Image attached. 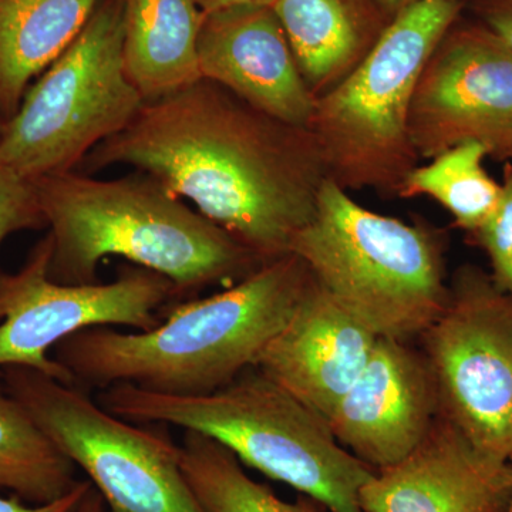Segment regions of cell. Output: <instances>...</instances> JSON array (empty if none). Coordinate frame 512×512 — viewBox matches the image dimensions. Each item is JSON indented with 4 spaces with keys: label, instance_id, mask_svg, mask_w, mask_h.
<instances>
[{
    "label": "cell",
    "instance_id": "19",
    "mask_svg": "<svg viewBox=\"0 0 512 512\" xmlns=\"http://www.w3.org/2000/svg\"><path fill=\"white\" fill-rule=\"evenodd\" d=\"M76 470L25 407L0 389V490L33 505L53 503L79 484Z\"/></svg>",
    "mask_w": 512,
    "mask_h": 512
},
{
    "label": "cell",
    "instance_id": "6",
    "mask_svg": "<svg viewBox=\"0 0 512 512\" xmlns=\"http://www.w3.org/2000/svg\"><path fill=\"white\" fill-rule=\"evenodd\" d=\"M464 0H419L390 20L355 72L315 100L312 131L329 180L346 191L397 197L420 160L410 109L421 73L460 19Z\"/></svg>",
    "mask_w": 512,
    "mask_h": 512
},
{
    "label": "cell",
    "instance_id": "2",
    "mask_svg": "<svg viewBox=\"0 0 512 512\" xmlns=\"http://www.w3.org/2000/svg\"><path fill=\"white\" fill-rule=\"evenodd\" d=\"M311 279L289 254L207 298L168 305L151 330L94 326L53 349L76 386L131 384L165 396H205L254 367L291 318Z\"/></svg>",
    "mask_w": 512,
    "mask_h": 512
},
{
    "label": "cell",
    "instance_id": "4",
    "mask_svg": "<svg viewBox=\"0 0 512 512\" xmlns=\"http://www.w3.org/2000/svg\"><path fill=\"white\" fill-rule=\"evenodd\" d=\"M97 402L133 423L204 434L241 463L332 512H363L360 490L376 473L339 443L325 417L256 367L205 396H165L114 384L101 390Z\"/></svg>",
    "mask_w": 512,
    "mask_h": 512
},
{
    "label": "cell",
    "instance_id": "16",
    "mask_svg": "<svg viewBox=\"0 0 512 512\" xmlns=\"http://www.w3.org/2000/svg\"><path fill=\"white\" fill-rule=\"evenodd\" d=\"M274 10L315 99L355 72L390 23L375 0H276Z\"/></svg>",
    "mask_w": 512,
    "mask_h": 512
},
{
    "label": "cell",
    "instance_id": "25",
    "mask_svg": "<svg viewBox=\"0 0 512 512\" xmlns=\"http://www.w3.org/2000/svg\"><path fill=\"white\" fill-rule=\"evenodd\" d=\"M90 485L92 483L89 480H80L79 484L69 494L53 501V503L42 505L26 503L16 495H13V497H2L0 495V512H73L82 500L83 495L89 490Z\"/></svg>",
    "mask_w": 512,
    "mask_h": 512
},
{
    "label": "cell",
    "instance_id": "12",
    "mask_svg": "<svg viewBox=\"0 0 512 512\" xmlns=\"http://www.w3.org/2000/svg\"><path fill=\"white\" fill-rule=\"evenodd\" d=\"M439 414V393L423 352L409 342L379 338L328 423L346 450L379 471L409 457Z\"/></svg>",
    "mask_w": 512,
    "mask_h": 512
},
{
    "label": "cell",
    "instance_id": "3",
    "mask_svg": "<svg viewBox=\"0 0 512 512\" xmlns=\"http://www.w3.org/2000/svg\"><path fill=\"white\" fill-rule=\"evenodd\" d=\"M35 184L53 239L49 276L59 284H96L100 262L120 256L170 279L181 301L210 285L237 284L265 265L143 171L96 180L76 170Z\"/></svg>",
    "mask_w": 512,
    "mask_h": 512
},
{
    "label": "cell",
    "instance_id": "5",
    "mask_svg": "<svg viewBox=\"0 0 512 512\" xmlns=\"http://www.w3.org/2000/svg\"><path fill=\"white\" fill-rule=\"evenodd\" d=\"M291 254L377 338H420L446 306V234L367 210L329 178Z\"/></svg>",
    "mask_w": 512,
    "mask_h": 512
},
{
    "label": "cell",
    "instance_id": "26",
    "mask_svg": "<svg viewBox=\"0 0 512 512\" xmlns=\"http://www.w3.org/2000/svg\"><path fill=\"white\" fill-rule=\"evenodd\" d=\"M198 8L204 15L218 12V10L241 8V6H271L274 8L276 0H195Z\"/></svg>",
    "mask_w": 512,
    "mask_h": 512
},
{
    "label": "cell",
    "instance_id": "30",
    "mask_svg": "<svg viewBox=\"0 0 512 512\" xmlns=\"http://www.w3.org/2000/svg\"><path fill=\"white\" fill-rule=\"evenodd\" d=\"M510 463L512 464V457H511ZM505 512H512V493H511L510 503H508L507 511H505Z\"/></svg>",
    "mask_w": 512,
    "mask_h": 512
},
{
    "label": "cell",
    "instance_id": "29",
    "mask_svg": "<svg viewBox=\"0 0 512 512\" xmlns=\"http://www.w3.org/2000/svg\"><path fill=\"white\" fill-rule=\"evenodd\" d=\"M5 126H6V120L3 119L2 116H0V138H2V136H3V131H5Z\"/></svg>",
    "mask_w": 512,
    "mask_h": 512
},
{
    "label": "cell",
    "instance_id": "15",
    "mask_svg": "<svg viewBox=\"0 0 512 512\" xmlns=\"http://www.w3.org/2000/svg\"><path fill=\"white\" fill-rule=\"evenodd\" d=\"M377 339L311 275L291 318L254 367L328 420L365 369Z\"/></svg>",
    "mask_w": 512,
    "mask_h": 512
},
{
    "label": "cell",
    "instance_id": "8",
    "mask_svg": "<svg viewBox=\"0 0 512 512\" xmlns=\"http://www.w3.org/2000/svg\"><path fill=\"white\" fill-rule=\"evenodd\" d=\"M0 379L110 512H205L181 468V447L168 434L114 416L79 386L39 370L5 367Z\"/></svg>",
    "mask_w": 512,
    "mask_h": 512
},
{
    "label": "cell",
    "instance_id": "20",
    "mask_svg": "<svg viewBox=\"0 0 512 512\" xmlns=\"http://www.w3.org/2000/svg\"><path fill=\"white\" fill-rule=\"evenodd\" d=\"M487 151L477 143L450 148L430 163L416 165L400 185L399 198L429 197L453 217L468 235L493 214L503 187L487 173Z\"/></svg>",
    "mask_w": 512,
    "mask_h": 512
},
{
    "label": "cell",
    "instance_id": "1",
    "mask_svg": "<svg viewBox=\"0 0 512 512\" xmlns=\"http://www.w3.org/2000/svg\"><path fill=\"white\" fill-rule=\"evenodd\" d=\"M113 165L153 175L265 264L291 254L328 180L308 127L268 116L207 79L148 101L77 171Z\"/></svg>",
    "mask_w": 512,
    "mask_h": 512
},
{
    "label": "cell",
    "instance_id": "28",
    "mask_svg": "<svg viewBox=\"0 0 512 512\" xmlns=\"http://www.w3.org/2000/svg\"><path fill=\"white\" fill-rule=\"evenodd\" d=\"M375 2L380 10H382L383 15L386 16L387 19L393 20L396 16H399L400 13L404 12V10L413 6L414 3L419 2V0H375Z\"/></svg>",
    "mask_w": 512,
    "mask_h": 512
},
{
    "label": "cell",
    "instance_id": "18",
    "mask_svg": "<svg viewBox=\"0 0 512 512\" xmlns=\"http://www.w3.org/2000/svg\"><path fill=\"white\" fill-rule=\"evenodd\" d=\"M101 0H0V116L18 113L30 82L72 45Z\"/></svg>",
    "mask_w": 512,
    "mask_h": 512
},
{
    "label": "cell",
    "instance_id": "13",
    "mask_svg": "<svg viewBox=\"0 0 512 512\" xmlns=\"http://www.w3.org/2000/svg\"><path fill=\"white\" fill-rule=\"evenodd\" d=\"M198 63L202 79L220 84L268 116L309 128L316 99L271 6L204 15Z\"/></svg>",
    "mask_w": 512,
    "mask_h": 512
},
{
    "label": "cell",
    "instance_id": "11",
    "mask_svg": "<svg viewBox=\"0 0 512 512\" xmlns=\"http://www.w3.org/2000/svg\"><path fill=\"white\" fill-rule=\"evenodd\" d=\"M419 158L477 143L512 164V50L481 22L451 26L421 73L410 109Z\"/></svg>",
    "mask_w": 512,
    "mask_h": 512
},
{
    "label": "cell",
    "instance_id": "14",
    "mask_svg": "<svg viewBox=\"0 0 512 512\" xmlns=\"http://www.w3.org/2000/svg\"><path fill=\"white\" fill-rule=\"evenodd\" d=\"M512 464L484 456L446 419L437 417L419 447L376 471L362 490L363 512H505Z\"/></svg>",
    "mask_w": 512,
    "mask_h": 512
},
{
    "label": "cell",
    "instance_id": "7",
    "mask_svg": "<svg viewBox=\"0 0 512 512\" xmlns=\"http://www.w3.org/2000/svg\"><path fill=\"white\" fill-rule=\"evenodd\" d=\"M144 104L124 67L123 0H101L6 121L0 161L32 181L79 170L94 148L133 123Z\"/></svg>",
    "mask_w": 512,
    "mask_h": 512
},
{
    "label": "cell",
    "instance_id": "10",
    "mask_svg": "<svg viewBox=\"0 0 512 512\" xmlns=\"http://www.w3.org/2000/svg\"><path fill=\"white\" fill-rule=\"evenodd\" d=\"M53 239L47 232L16 272L0 269V372L20 366L69 386L73 376L49 356L64 339L94 326L151 330L180 301L170 279L136 265H121L109 284L64 285L49 276Z\"/></svg>",
    "mask_w": 512,
    "mask_h": 512
},
{
    "label": "cell",
    "instance_id": "9",
    "mask_svg": "<svg viewBox=\"0 0 512 512\" xmlns=\"http://www.w3.org/2000/svg\"><path fill=\"white\" fill-rule=\"evenodd\" d=\"M440 414L484 456L512 457V298L474 265L457 269L420 336Z\"/></svg>",
    "mask_w": 512,
    "mask_h": 512
},
{
    "label": "cell",
    "instance_id": "17",
    "mask_svg": "<svg viewBox=\"0 0 512 512\" xmlns=\"http://www.w3.org/2000/svg\"><path fill=\"white\" fill-rule=\"evenodd\" d=\"M195 0H123V57L130 82L154 101L202 79Z\"/></svg>",
    "mask_w": 512,
    "mask_h": 512
},
{
    "label": "cell",
    "instance_id": "23",
    "mask_svg": "<svg viewBox=\"0 0 512 512\" xmlns=\"http://www.w3.org/2000/svg\"><path fill=\"white\" fill-rule=\"evenodd\" d=\"M47 228L35 181L0 161V245L10 235Z\"/></svg>",
    "mask_w": 512,
    "mask_h": 512
},
{
    "label": "cell",
    "instance_id": "22",
    "mask_svg": "<svg viewBox=\"0 0 512 512\" xmlns=\"http://www.w3.org/2000/svg\"><path fill=\"white\" fill-rule=\"evenodd\" d=\"M503 194L493 214L468 235L488 255L495 284L512 298V164H505Z\"/></svg>",
    "mask_w": 512,
    "mask_h": 512
},
{
    "label": "cell",
    "instance_id": "24",
    "mask_svg": "<svg viewBox=\"0 0 512 512\" xmlns=\"http://www.w3.org/2000/svg\"><path fill=\"white\" fill-rule=\"evenodd\" d=\"M473 10L478 22L512 50V0H474Z\"/></svg>",
    "mask_w": 512,
    "mask_h": 512
},
{
    "label": "cell",
    "instance_id": "21",
    "mask_svg": "<svg viewBox=\"0 0 512 512\" xmlns=\"http://www.w3.org/2000/svg\"><path fill=\"white\" fill-rule=\"evenodd\" d=\"M181 468L205 512H318L309 500L288 503L245 473L238 460L218 441L185 431Z\"/></svg>",
    "mask_w": 512,
    "mask_h": 512
},
{
    "label": "cell",
    "instance_id": "27",
    "mask_svg": "<svg viewBox=\"0 0 512 512\" xmlns=\"http://www.w3.org/2000/svg\"><path fill=\"white\" fill-rule=\"evenodd\" d=\"M106 503L99 494V491L90 485L89 490L83 495L80 503L74 508L73 512H106Z\"/></svg>",
    "mask_w": 512,
    "mask_h": 512
}]
</instances>
